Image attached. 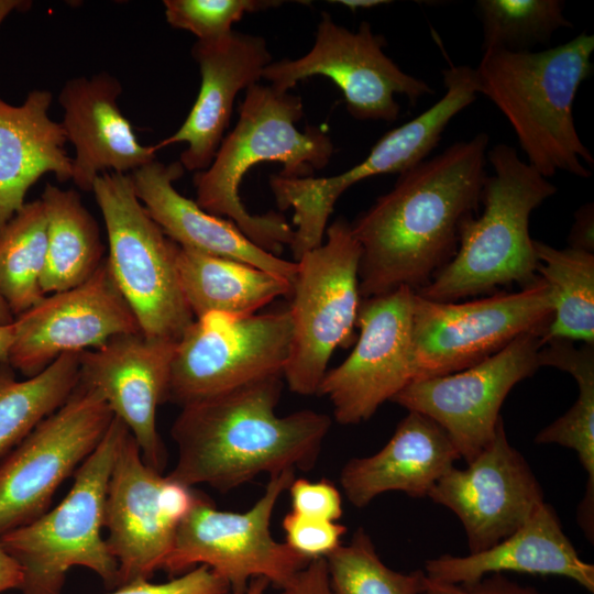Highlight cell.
I'll use <instances>...</instances> for the list:
<instances>
[{
    "mask_svg": "<svg viewBox=\"0 0 594 594\" xmlns=\"http://www.w3.org/2000/svg\"><path fill=\"white\" fill-rule=\"evenodd\" d=\"M184 170L179 162L154 160L129 174L135 195L163 232L182 248L246 263L293 284L295 261L262 250L231 220L205 211L175 189Z\"/></svg>",
    "mask_w": 594,
    "mask_h": 594,
    "instance_id": "cell-22",
    "label": "cell"
},
{
    "mask_svg": "<svg viewBox=\"0 0 594 594\" xmlns=\"http://www.w3.org/2000/svg\"><path fill=\"white\" fill-rule=\"evenodd\" d=\"M91 191L107 231V264L142 333L177 342L195 320L178 278L179 245L151 218L129 174H101Z\"/></svg>",
    "mask_w": 594,
    "mask_h": 594,
    "instance_id": "cell-7",
    "label": "cell"
},
{
    "mask_svg": "<svg viewBox=\"0 0 594 594\" xmlns=\"http://www.w3.org/2000/svg\"><path fill=\"white\" fill-rule=\"evenodd\" d=\"M459 459L454 444L438 424L422 414L408 411L380 451L350 459L343 465L340 484L356 508L387 492L426 497Z\"/></svg>",
    "mask_w": 594,
    "mask_h": 594,
    "instance_id": "cell-23",
    "label": "cell"
},
{
    "mask_svg": "<svg viewBox=\"0 0 594 594\" xmlns=\"http://www.w3.org/2000/svg\"><path fill=\"white\" fill-rule=\"evenodd\" d=\"M272 594H331L326 559H312L288 585Z\"/></svg>",
    "mask_w": 594,
    "mask_h": 594,
    "instance_id": "cell-39",
    "label": "cell"
},
{
    "mask_svg": "<svg viewBox=\"0 0 594 594\" xmlns=\"http://www.w3.org/2000/svg\"><path fill=\"white\" fill-rule=\"evenodd\" d=\"M428 497L460 519L469 553L512 535L546 502L528 462L508 442L503 418L492 442L465 469L448 470Z\"/></svg>",
    "mask_w": 594,
    "mask_h": 594,
    "instance_id": "cell-18",
    "label": "cell"
},
{
    "mask_svg": "<svg viewBox=\"0 0 594 594\" xmlns=\"http://www.w3.org/2000/svg\"><path fill=\"white\" fill-rule=\"evenodd\" d=\"M300 97L274 87L252 85L239 105L235 128L223 138L211 164L194 176L196 204L205 211L228 217L262 250L278 256L294 239V228L276 211L251 215L239 189L244 175L262 162L283 164L282 177H310L334 152L330 136L316 127L301 132Z\"/></svg>",
    "mask_w": 594,
    "mask_h": 594,
    "instance_id": "cell-3",
    "label": "cell"
},
{
    "mask_svg": "<svg viewBox=\"0 0 594 594\" xmlns=\"http://www.w3.org/2000/svg\"><path fill=\"white\" fill-rule=\"evenodd\" d=\"M41 199L47 218V253L41 277L46 295L88 280L105 261V245L97 221L76 190L47 183Z\"/></svg>",
    "mask_w": 594,
    "mask_h": 594,
    "instance_id": "cell-28",
    "label": "cell"
},
{
    "mask_svg": "<svg viewBox=\"0 0 594 594\" xmlns=\"http://www.w3.org/2000/svg\"><path fill=\"white\" fill-rule=\"evenodd\" d=\"M540 346L539 334H521L468 369L409 383L391 402L432 419L469 463L494 439L510 389L540 367Z\"/></svg>",
    "mask_w": 594,
    "mask_h": 594,
    "instance_id": "cell-15",
    "label": "cell"
},
{
    "mask_svg": "<svg viewBox=\"0 0 594 594\" xmlns=\"http://www.w3.org/2000/svg\"><path fill=\"white\" fill-rule=\"evenodd\" d=\"M176 343L138 332L113 337L79 355V381L101 395L134 437L145 463L158 472L167 455L156 413L166 403Z\"/></svg>",
    "mask_w": 594,
    "mask_h": 594,
    "instance_id": "cell-19",
    "label": "cell"
},
{
    "mask_svg": "<svg viewBox=\"0 0 594 594\" xmlns=\"http://www.w3.org/2000/svg\"><path fill=\"white\" fill-rule=\"evenodd\" d=\"M271 583L263 578L251 580L248 585L239 590H229L222 594H264Z\"/></svg>",
    "mask_w": 594,
    "mask_h": 594,
    "instance_id": "cell-43",
    "label": "cell"
},
{
    "mask_svg": "<svg viewBox=\"0 0 594 594\" xmlns=\"http://www.w3.org/2000/svg\"><path fill=\"white\" fill-rule=\"evenodd\" d=\"M79 355L64 353L23 381L16 380L8 362L0 363V455L67 400L79 382Z\"/></svg>",
    "mask_w": 594,
    "mask_h": 594,
    "instance_id": "cell-30",
    "label": "cell"
},
{
    "mask_svg": "<svg viewBox=\"0 0 594 594\" xmlns=\"http://www.w3.org/2000/svg\"><path fill=\"white\" fill-rule=\"evenodd\" d=\"M13 321L14 316L10 310L8 304L6 302L4 298L0 294V326H8L13 323Z\"/></svg>",
    "mask_w": 594,
    "mask_h": 594,
    "instance_id": "cell-46",
    "label": "cell"
},
{
    "mask_svg": "<svg viewBox=\"0 0 594 594\" xmlns=\"http://www.w3.org/2000/svg\"><path fill=\"white\" fill-rule=\"evenodd\" d=\"M294 479L293 470L272 475L263 495L242 513L217 509L200 494L179 525L162 570L177 576L206 565L231 590L243 588L256 578L278 588L288 585L311 561L271 532L276 503Z\"/></svg>",
    "mask_w": 594,
    "mask_h": 594,
    "instance_id": "cell-10",
    "label": "cell"
},
{
    "mask_svg": "<svg viewBox=\"0 0 594 594\" xmlns=\"http://www.w3.org/2000/svg\"><path fill=\"white\" fill-rule=\"evenodd\" d=\"M46 253L47 218L38 198L0 230V294L14 318L46 296L41 288Z\"/></svg>",
    "mask_w": 594,
    "mask_h": 594,
    "instance_id": "cell-31",
    "label": "cell"
},
{
    "mask_svg": "<svg viewBox=\"0 0 594 594\" xmlns=\"http://www.w3.org/2000/svg\"><path fill=\"white\" fill-rule=\"evenodd\" d=\"M270 0H164L165 18L175 29L195 34L198 41L222 37L244 14L277 7Z\"/></svg>",
    "mask_w": 594,
    "mask_h": 594,
    "instance_id": "cell-34",
    "label": "cell"
},
{
    "mask_svg": "<svg viewBox=\"0 0 594 594\" xmlns=\"http://www.w3.org/2000/svg\"><path fill=\"white\" fill-rule=\"evenodd\" d=\"M487 161L494 174L482 191L483 211L462 222L454 256L415 292L426 299L455 302L494 294L501 286L522 288L539 277L529 219L557 187L508 144L487 151Z\"/></svg>",
    "mask_w": 594,
    "mask_h": 594,
    "instance_id": "cell-5",
    "label": "cell"
},
{
    "mask_svg": "<svg viewBox=\"0 0 594 594\" xmlns=\"http://www.w3.org/2000/svg\"><path fill=\"white\" fill-rule=\"evenodd\" d=\"M385 38L363 21L353 32L322 12L311 50L297 59L267 65L262 78L287 92L311 76L330 78L342 91L349 113L356 120L395 121L400 107L396 95L411 105L435 90L422 79L403 72L384 52Z\"/></svg>",
    "mask_w": 594,
    "mask_h": 594,
    "instance_id": "cell-14",
    "label": "cell"
},
{
    "mask_svg": "<svg viewBox=\"0 0 594 594\" xmlns=\"http://www.w3.org/2000/svg\"><path fill=\"white\" fill-rule=\"evenodd\" d=\"M176 266L180 287L195 318L208 312L254 315L293 284L235 260L178 248Z\"/></svg>",
    "mask_w": 594,
    "mask_h": 594,
    "instance_id": "cell-26",
    "label": "cell"
},
{
    "mask_svg": "<svg viewBox=\"0 0 594 594\" xmlns=\"http://www.w3.org/2000/svg\"><path fill=\"white\" fill-rule=\"evenodd\" d=\"M13 324L8 363L26 377L64 353L96 349L113 337L142 332L106 258L88 280L45 296L16 316Z\"/></svg>",
    "mask_w": 594,
    "mask_h": 594,
    "instance_id": "cell-17",
    "label": "cell"
},
{
    "mask_svg": "<svg viewBox=\"0 0 594 594\" xmlns=\"http://www.w3.org/2000/svg\"><path fill=\"white\" fill-rule=\"evenodd\" d=\"M120 81L108 73L67 80L58 95L61 122L75 148L73 183L91 191L105 173L131 174L156 160V145L139 142L134 129L118 105Z\"/></svg>",
    "mask_w": 594,
    "mask_h": 594,
    "instance_id": "cell-21",
    "label": "cell"
},
{
    "mask_svg": "<svg viewBox=\"0 0 594 594\" xmlns=\"http://www.w3.org/2000/svg\"><path fill=\"white\" fill-rule=\"evenodd\" d=\"M52 101L48 90L30 91L21 106L0 98V230L44 174H54L61 183L72 179L64 129L48 114Z\"/></svg>",
    "mask_w": 594,
    "mask_h": 594,
    "instance_id": "cell-25",
    "label": "cell"
},
{
    "mask_svg": "<svg viewBox=\"0 0 594 594\" xmlns=\"http://www.w3.org/2000/svg\"><path fill=\"white\" fill-rule=\"evenodd\" d=\"M200 493L145 463L129 429L112 465L105 506L106 542L118 564L117 587L150 580L172 551L179 525Z\"/></svg>",
    "mask_w": 594,
    "mask_h": 594,
    "instance_id": "cell-13",
    "label": "cell"
},
{
    "mask_svg": "<svg viewBox=\"0 0 594 594\" xmlns=\"http://www.w3.org/2000/svg\"><path fill=\"white\" fill-rule=\"evenodd\" d=\"M289 310L249 316L208 312L176 343L166 402L180 407L283 376L290 354Z\"/></svg>",
    "mask_w": 594,
    "mask_h": 594,
    "instance_id": "cell-11",
    "label": "cell"
},
{
    "mask_svg": "<svg viewBox=\"0 0 594 594\" xmlns=\"http://www.w3.org/2000/svg\"><path fill=\"white\" fill-rule=\"evenodd\" d=\"M326 235L296 261L288 308L293 339L283 377L301 396L317 395L332 353L352 342L361 302V248L350 222L336 219Z\"/></svg>",
    "mask_w": 594,
    "mask_h": 594,
    "instance_id": "cell-8",
    "label": "cell"
},
{
    "mask_svg": "<svg viewBox=\"0 0 594 594\" xmlns=\"http://www.w3.org/2000/svg\"><path fill=\"white\" fill-rule=\"evenodd\" d=\"M127 429L113 417L100 443L74 473L73 485L58 505L0 536L1 547L22 568V594H61L73 566L87 568L107 587H117L118 564L102 529L108 482Z\"/></svg>",
    "mask_w": 594,
    "mask_h": 594,
    "instance_id": "cell-6",
    "label": "cell"
},
{
    "mask_svg": "<svg viewBox=\"0 0 594 594\" xmlns=\"http://www.w3.org/2000/svg\"><path fill=\"white\" fill-rule=\"evenodd\" d=\"M285 543L298 554L310 560L326 558L342 542L346 527L338 521L287 513L282 521Z\"/></svg>",
    "mask_w": 594,
    "mask_h": 594,
    "instance_id": "cell-35",
    "label": "cell"
},
{
    "mask_svg": "<svg viewBox=\"0 0 594 594\" xmlns=\"http://www.w3.org/2000/svg\"><path fill=\"white\" fill-rule=\"evenodd\" d=\"M229 590V584L208 566L198 565L164 583L139 580L120 585L108 594H222Z\"/></svg>",
    "mask_w": 594,
    "mask_h": 594,
    "instance_id": "cell-37",
    "label": "cell"
},
{
    "mask_svg": "<svg viewBox=\"0 0 594 594\" xmlns=\"http://www.w3.org/2000/svg\"><path fill=\"white\" fill-rule=\"evenodd\" d=\"M432 580L471 584L504 572L568 578L594 592V565L582 560L564 534L554 508L543 502L529 519L495 546L463 557L442 554L426 561Z\"/></svg>",
    "mask_w": 594,
    "mask_h": 594,
    "instance_id": "cell-24",
    "label": "cell"
},
{
    "mask_svg": "<svg viewBox=\"0 0 594 594\" xmlns=\"http://www.w3.org/2000/svg\"><path fill=\"white\" fill-rule=\"evenodd\" d=\"M482 50L530 52L549 44L553 33L572 28L561 0H479Z\"/></svg>",
    "mask_w": 594,
    "mask_h": 594,
    "instance_id": "cell-32",
    "label": "cell"
},
{
    "mask_svg": "<svg viewBox=\"0 0 594 594\" xmlns=\"http://www.w3.org/2000/svg\"><path fill=\"white\" fill-rule=\"evenodd\" d=\"M593 52L594 36L582 32L540 52L484 51L475 68L479 92L508 120L527 163L546 178L592 174L594 158L576 131L573 103L593 73Z\"/></svg>",
    "mask_w": 594,
    "mask_h": 594,
    "instance_id": "cell-4",
    "label": "cell"
},
{
    "mask_svg": "<svg viewBox=\"0 0 594 594\" xmlns=\"http://www.w3.org/2000/svg\"><path fill=\"white\" fill-rule=\"evenodd\" d=\"M539 366H553L571 374L579 387L572 407L538 432V444L556 443L576 452L587 474L585 494L578 507V522L591 542L594 538V344L551 339L538 352Z\"/></svg>",
    "mask_w": 594,
    "mask_h": 594,
    "instance_id": "cell-27",
    "label": "cell"
},
{
    "mask_svg": "<svg viewBox=\"0 0 594 594\" xmlns=\"http://www.w3.org/2000/svg\"><path fill=\"white\" fill-rule=\"evenodd\" d=\"M283 380L272 376L182 407L170 428L177 460L168 476L226 493L262 473L312 469L332 420L311 409L277 416Z\"/></svg>",
    "mask_w": 594,
    "mask_h": 594,
    "instance_id": "cell-2",
    "label": "cell"
},
{
    "mask_svg": "<svg viewBox=\"0 0 594 594\" xmlns=\"http://www.w3.org/2000/svg\"><path fill=\"white\" fill-rule=\"evenodd\" d=\"M422 594H547L518 584L504 573L488 574L471 584H453L424 578Z\"/></svg>",
    "mask_w": 594,
    "mask_h": 594,
    "instance_id": "cell-38",
    "label": "cell"
},
{
    "mask_svg": "<svg viewBox=\"0 0 594 594\" xmlns=\"http://www.w3.org/2000/svg\"><path fill=\"white\" fill-rule=\"evenodd\" d=\"M31 6L30 1L23 0H0V25L6 18L15 10H21Z\"/></svg>",
    "mask_w": 594,
    "mask_h": 594,
    "instance_id": "cell-44",
    "label": "cell"
},
{
    "mask_svg": "<svg viewBox=\"0 0 594 594\" xmlns=\"http://www.w3.org/2000/svg\"><path fill=\"white\" fill-rule=\"evenodd\" d=\"M569 248L594 252V208L588 202L580 207L569 233Z\"/></svg>",
    "mask_w": 594,
    "mask_h": 594,
    "instance_id": "cell-40",
    "label": "cell"
},
{
    "mask_svg": "<svg viewBox=\"0 0 594 594\" xmlns=\"http://www.w3.org/2000/svg\"><path fill=\"white\" fill-rule=\"evenodd\" d=\"M287 491L292 512L296 514L329 521H338L343 515L340 491L326 479H294Z\"/></svg>",
    "mask_w": 594,
    "mask_h": 594,
    "instance_id": "cell-36",
    "label": "cell"
},
{
    "mask_svg": "<svg viewBox=\"0 0 594 594\" xmlns=\"http://www.w3.org/2000/svg\"><path fill=\"white\" fill-rule=\"evenodd\" d=\"M13 340L14 324L11 323L8 326H0V363L8 362L9 352Z\"/></svg>",
    "mask_w": 594,
    "mask_h": 594,
    "instance_id": "cell-42",
    "label": "cell"
},
{
    "mask_svg": "<svg viewBox=\"0 0 594 594\" xmlns=\"http://www.w3.org/2000/svg\"><path fill=\"white\" fill-rule=\"evenodd\" d=\"M538 276L550 287L553 317L540 338L594 344V253L534 240Z\"/></svg>",
    "mask_w": 594,
    "mask_h": 594,
    "instance_id": "cell-29",
    "label": "cell"
},
{
    "mask_svg": "<svg viewBox=\"0 0 594 594\" xmlns=\"http://www.w3.org/2000/svg\"><path fill=\"white\" fill-rule=\"evenodd\" d=\"M553 296L538 277L518 292H496L464 302L414 295V381L451 374L497 353L525 333L543 334Z\"/></svg>",
    "mask_w": 594,
    "mask_h": 594,
    "instance_id": "cell-9",
    "label": "cell"
},
{
    "mask_svg": "<svg viewBox=\"0 0 594 594\" xmlns=\"http://www.w3.org/2000/svg\"><path fill=\"white\" fill-rule=\"evenodd\" d=\"M333 2L340 3L353 11H356L358 9H371L381 4L389 3V1L385 0H338Z\"/></svg>",
    "mask_w": 594,
    "mask_h": 594,
    "instance_id": "cell-45",
    "label": "cell"
},
{
    "mask_svg": "<svg viewBox=\"0 0 594 594\" xmlns=\"http://www.w3.org/2000/svg\"><path fill=\"white\" fill-rule=\"evenodd\" d=\"M324 559L331 594H422L425 572L385 565L362 527Z\"/></svg>",
    "mask_w": 594,
    "mask_h": 594,
    "instance_id": "cell-33",
    "label": "cell"
},
{
    "mask_svg": "<svg viewBox=\"0 0 594 594\" xmlns=\"http://www.w3.org/2000/svg\"><path fill=\"white\" fill-rule=\"evenodd\" d=\"M487 146L485 132L453 143L399 174L350 223L361 248V299L400 287L417 292L454 256L462 222L479 212Z\"/></svg>",
    "mask_w": 594,
    "mask_h": 594,
    "instance_id": "cell-1",
    "label": "cell"
},
{
    "mask_svg": "<svg viewBox=\"0 0 594 594\" xmlns=\"http://www.w3.org/2000/svg\"><path fill=\"white\" fill-rule=\"evenodd\" d=\"M113 414L101 395L78 382L0 463V536L44 514L61 484L94 452Z\"/></svg>",
    "mask_w": 594,
    "mask_h": 594,
    "instance_id": "cell-12",
    "label": "cell"
},
{
    "mask_svg": "<svg viewBox=\"0 0 594 594\" xmlns=\"http://www.w3.org/2000/svg\"><path fill=\"white\" fill-rule=\"evenodd\" d=\"M408 287L361 299L360 337L350 355L323 375L317 395L328 397L341 425L369 420L414 380L413 302Z\"/></svg>",
    "mask_w": 594,
    "mask_h": 594,
    "instance_id": "cell-16",
    "label": "cell"
},
{
    "mask_svg": "<svg viewBox=\"0 0 594 594\" xmlns=\"http://www.w3.org/2000/svg\"><path fill=\"white\" fill-rule=\"evenodd\" d=\"M23 572L20 564L0 544V593L20 588Z\"/></svg>",
    "mask_w": 594,
    "mask_h": 594,
    "instance_id": "cell-41",
    "label": "cell"
},
{
    "mask_svg": "<svg viewBox=\"0 0 594 594\" xmlns=\"http://www.w3.org/2000/svg\"><path fill=\"white\" fill-rule=\"evenodd\" d=\"M191 55L201 75L197 99L180 128L156 147L186 143L179 163L197 173L211 164L229 127L237 95L257 84L272 56L263 37L234 31L216 40L197 41Z\"/></svg>",
    "mask_w": 594,
    "mask_h": 594,
    "instance_id": "cell-20",
    "label": "cell"
}]
</instances>
